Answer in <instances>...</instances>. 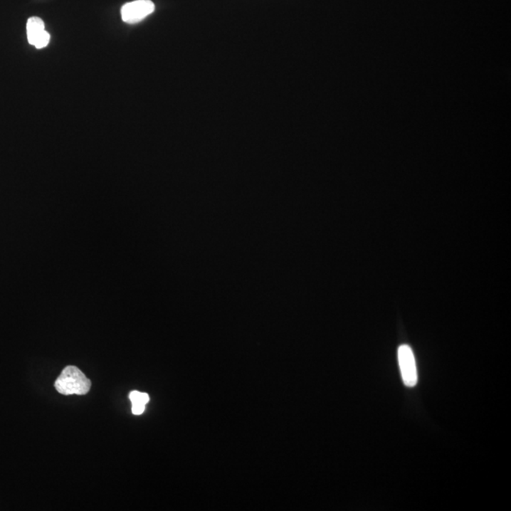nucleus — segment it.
Wrapping results in <instances>:
<instances>
[{
    "label": "nucleus",
    "instance_id": "obj_5",
    "mask_svg": "<svg viewBox=\"0 0 511 511\" xmlns=\"http://www.w3.org/2000/svg\"><path fill=\"white\" fill-rule=\"evenodd\" d=\"M132 401V412L135 415H142L145 410V406L150 401V397L146 393L132 391L129 396Z\"/></svg>",
    "mask_w": 511,
    "mask_h": 511
},
{
    "label": "nucleus",
    "instance_id": "obj_4",
    "mask_svg": "<svg viewBox=\"0 0 511 511\" xmlns=\"http://www.w3.org/2000/svg\"><path fill=\"white\" fill-rule=\"evenodd\" d=\"M45 23L39 17H31L27 22L28 41L31 45H34L36 40L42 36L45 31Z\"/></svg>",
    "mask_w": 511,
    "mask_h": 511
},
{
    "label": "nucleus",
    "instance_id": "obj_2",
    "mask_svg": "<svg viewBox=\"0 0 511 511\" xmlns=\"http://www.w3.org/2000/svg\"><path fill=\"white\" fill-rule=\"evenodd\" d=\"M398 360L404 384L407 387H414L418 384V369L411 347L401 344L398 349Z\"/></svg>",
    "mask_w": 511,
    "mask_h": 511
},
{
    "label": "nucleus",
    "instance_id": "obj_1",
    "mask_svg": "<svg viewBox=\"0 0 511 511\" xmlns=\"http://www.w3.org/2000/svg\"><path fill=\"white\" fill-rule=\"evenodd\" d=\"M54 387L62 395H85L91 387V381L77 367L68 366L57 378Z\"/></svg>",
    "mask_w": 511,
    "mask_h": 511
},
{
    "label": "nucleus",
    "instance_id": "obj_3",
    "mask_svg": "<svg viewBox=\"0 0 511 511\" xmlns=\"http://www.w3.org/2000/svg\"><path fill=\"white\" fill-rule=\"evenodd\" d=\"M154 11V4L151 0H136L122 6V19L128 24H136L153 14Z\"/></svg>",
    "mask_w": 511,
    "mask_h": 511
},
{
    "label": "nucleus",
    "instance_id": "obj_6",
    "mask_svg": "<svg viewBox=\"0 0 511 511\" xmlns=\"http://www.w3.org/2000/svg\"><path fill=\"white\" fill-rule=\"evenodd\" d=\"M50 33H48L47 31H45L44 33H42V36L36 40V42L34 43L33 46L36 48H39V50L40 48H44L48 45V43H50Z\"/></svg>",
    "mask_w": 511,
    "mask_h": 511
}]
</instances>
